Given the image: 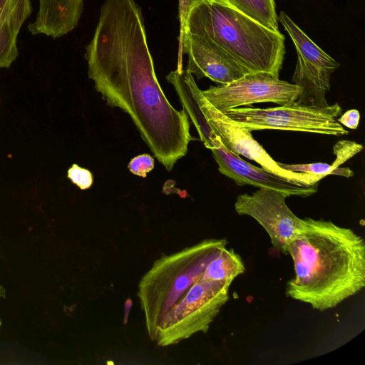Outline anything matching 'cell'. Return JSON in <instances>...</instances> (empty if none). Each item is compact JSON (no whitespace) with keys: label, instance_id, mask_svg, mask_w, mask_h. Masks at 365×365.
Here are the masks:
<instances>
[{"label":"cell","instance_id":"6da1fadb","mask_svg":"<svg viewBox=\"0 0 365 365\" xmlns=\"http://www.w3.org/2000/svg\"><path fill=\"white\" fill-rule=\"evenodd\" d=\"M85 57L88 78L102 98L130 117L154 156L170 171L194 138L187 114L170 104L159 84L135 0H105Z\"/></svg>","mask_w":365,"mask_h":365},{"label":"cell","instance_id":"7a4b0ae2","mask_svg":"<svg viewBox=\"0 0 365 365\" xmlns=\"http://www.w3.org/2000/svg\"><path fill=\"white\" fill-rule=\"evenodd\" d=\"M304 219L289 244L294 276L286 284L287 297L314 309H332L365 286V242L351 229L331 221Z\"/></svg>","mask_w":365,"mask_h":365},{"label":"cell","instance_id":"3957f363","mask_svg":"<svg viewBox=\"0 0 365 365\" xmlns=\"http://www.w3.org/2000/svg\"><path fill=\"white\" fill-rule=\"evenodd\" d=\"M185 33L212 42L252 73L279 77L285 54L284 35L262 26L226 0H194Z\"/></svg>","mask_w":365,"mask_h":365},{"label":"cell","instance_id":"277c9868","mask_svg":"<svg viewBox=\"0 0 365 365\" xmlns=\"http://www.w3.org/2000/svg\"><path fill=\"white\" fill-rule=\"evenodd\" d=\"M227 243L226 239H206L163 255L142 277L137 296L152 341L165 315L200 280L207 265Z\"/></svg>","mask_w":365,"mask_h":365},{"label":"cell","instance_id":"5b68a950","mask_svg":"<svg viewBox=\"0 0 365 365\" xmlns=\"http://www.w3.org/2000/svg\"><path fill=\"white\" fill-rule=\"evenodd\" d=\"M232 280L197 281L165 315L153 339L160 346L174 345L198 332L207 333L229 299Z\"/></svg>","mask_w":365,"mask_h":365},{"label":"cell","instance_id":"8992f818","mask_svg":"<svg viewBox=\"0 0 365 365\" xmlns=\"http://www.w3.org/2000/svg\"><path fill=\"white\" fill-rule=\"evenodd\" d=\"M342 109L338 103L327 106L297 101L274 108L238 107L222 113L250 131L285 130L342 136L349 134L337 120Z\"/></svg>","mask_w":365,"mask_h":365},{"label":"cell","instance_id":"52a82bcc","mask_svg":"<svg viewBox=\"0 0 365 365\" xmlns=\"http://www.w3.org/2000/svg\"><path fill=\"white\" fill-rule=\"evenodd\" d=\"M183 71L211 130L227 150L236 155H242L258 163L262 168L272 173L306 184L318 182L324 178L320 175L291 172L281 168L277 162L253 138L251 131L239 125L216 109L203 96L192 74L186 69Z\"/></svg>","mask_w":365,"mask_h":365},{"label":"cell","instance_id":"ba28073f","mask_svg":"<svg viewBox=\"0 0 365 365\" xmlns=\"http://www.w3.org/2000/svg\"><path fill=\"white\" fill-rule=\"evenodd\" d=\"M279 21L291 37L297 53L292 81L302 92L297 102L307 106H328L326 94L330 89L331 74L339 64L311 40L284 11L278 16Z\"/></svg>","mask_w":365,"mask_h":365},{"label":"cell","instance_id":"9c48e42d","mask_svg":"<svg viewBox=\"0 0 365 365\" xmlns=\"http://www.w3.org/2000/svg\"><path fill=\"white\" fill-rule=\"evenodd\" d=\"M201 92L210 103L222 113L257 103L272 102L279 106L294 103L299 99L302 90L270 73L255 72L229 84L212 86Z\"/></svg>","mask_w":365,"mask_h":365},{"label":"cell","instance_id":"30bf717a","mask_svg":"<svg viewBox=\"0 0 365 365\" xmlns=\"http://www.w3.org/2000/svg\"><path fill=\"white\" fill-rule=\"evenodd\" d=\"M287 197L281 192L259 188L252 194L238 195L235 203L237 214L257 220L268 234L272 247L284 255L304 226V219L298 217L287 205Z\"/></svg>","mask_w":365,"mask_h":365},{"label":"cell","instance_id":"8fae6325","mask_svg":"<svg viewBox=\"0 0 365 365\" xmlns=\"http://www.w3.org/2000/svg\"><path fill=\"white\" fill-rule=\"evenodd\" d=\"M210 150L220 173L232 179L239 186L250 185L271 189L281 192L287 197L297 195L307 197L317 191L319 182L306 184L256 167L227 150L219 138Z\"/></svg>","mask_w":365,"mask_h":365},{"label":"cell","instance_id":"7c38bea8","mask_svg":"<svg viewBox=\"0 0 365 365\" xmlns=\"http://www.w3.org/2000/svg\"><path fill=\"white\" fill-rule=\"evenodd\" d=\"M182 51L188 57L185 69L198 79L206 77L225 85L252 73L217 45L197 36L185 33Z\"/></svg>","mask_w":365,"mask_h":365},{"label":"cell","instance_id":"4fadbf2b","mask_svg":"<svg viewBox=\"0 0 365 365\" xmlns=\"http://www.w3.org/2000/svg\"><path fill=\"white\" fill-rule=\"evenodd\" d=\"M36 19L28 26L33 35L56 38L73 31L83 10V0H38Z\"/></svg>","mask_w":365,"mask_h":365},{"label":"cell","instance_id":"5bb4252c","mask_svg":"<svg viewBox=\"0 0 365 365\" xmlns=\"http://www.w3.org/2000/svg\"><path fill=\"white\" fill-rule=\"evenodd\" d=\"M31 12V0H0V68H9L17 58L18 36Z\"/></svg>","mask_w":365,"mask_h":365},{"label":"cell","instance_id":"9a60e30c","mask_svg":"<svg viewBox=\"0 0 365 365\" xmlns=\"http://www.w3.org/2000/svg\"><path fill=\"white\" fill-rule=\"evenodd\" d=\"M166 79L173 85L183 110L190 116L197 129L200 140L206 148H212L217 138L207 122L183 70L176 69L171 71L166 76Z\"/></svg>","mask_w":365,"mask_h":365},{"label":"cell","instance_id":"2e32d148","mask_svg":"<svg viewBox=\"0 0 365 365\" xmlns=\"http://www.w3.org/2000/svg\"><path fill=\"white\" fill-rule=\"evenodd\" d=\"M245 267L241 257L232 249L223 247L205 267L199 281L232 280L242 274Z\"/></svg>","mask_w":365,"mask_h":365},{"label":"cell","instance_id":"e0dca14e","mask_svg":"<svg viewBox=\"0 0 365 365\" xmlns=\"http://www.w3.org/2000/svg\"><path fill=\"white\" fill-rule=\"evenodd\" d=\"M233 7L266 28L279 31L274 0H226Z\"/></svg>","mask_w":365,"mask_h":365},{"label":"cell","instance_id":"ac0fdd59","mask_svg":"<svg viewBox=\"0 0 365 365\" xmlns=\"http://www.w3.org/2000/svg\"><path fill=\"white\" fill-rule=\"evenodd\" d=\"M277 164L281 168L288 171L320 175L324 177L328 175H338L346 178L354 175L353 171L348 168H335L332 164L325 163L289 165L277 162Z\"/></svg>","mask_w":365,"mask_h":365},{"label":"cell","instance_id":"d6986e66","mask_svg":"<svg viewBox=\"0 0 365 365\" xmlns=\"http://www.w3.org/2000/svg\"><path fill=\"white\" fill-rule=\"evenodd\" d=\"M363 149L361 144L350 140H340L333 147V153L336 155V159L332 165L339 168L346 160L360 153Z\"/></svg>","mask_w":365,"mask_h":365},{"label":"cell","instance_id":"ffe728a7","mask_svg":"<svg viewBox=\"0 0 365 365\" xmlns=\"http://www.w3.org/2000/svg\"><path fill=\"white\" fill-rule=\"evenodd\" d=\"M68 178L81 190H87L93 184V178L91 173L77 164H73L67 171Z\"/></svg>","mask_w":365,"mask_h":365},{"label":"cell","instance_id":"44dd1931","mask_svg":"<svg viewBox=\"0 0 365 365\" xmlns=\"http://www.w3.org/2000/svg\"><path fill=\"white\" fill-rule=\"evenodd\" d=\"M155 165V161L149 154H142L134 157L128 163V168L133 174L145 178Z\"/></svg>","mask_w":365,"mask_h":365},{"label":"cell","instance_id":"7402d4cb","mask_svg":"<svg viewBox=\"0 0 365 365\" xmlns=\"http://www.w3.org/2000/svg\"><path fill=\"white\" fill-rule=\"evenodd\" d=\"M194 0H178L179 2V21H180V34L178 38V61L177 69L182 70V38L184 35V26L186 17L190 9V7Z\"/></svg>","mask_w":365,"mask_h":365},{"label":"cell","instance_id":"603a6c76","mask_svg":"<svg viewBox=\"0 0 365 365\" xmlns=\"http://www.w3.org/2000/svg\"><path fill=\"white\" fill-rule=\"evenodd\" d=\"M360 113L356 109H351L341 115L337 120L341 125L350 129H356L359 123Z\"/></svg>","mask_w":365,"mask_h":365},{"label":"cell","instance_id":"cb8c5ba5","mask_svg":"<svg viewBox=\"0 0 365 365\" xmlns=\"http://www.w3.org/2000/svg\"><path fill=\"white\" fill-rule=\"evenodd\" d=\"M4 297V292L3 288L0 286V299L3 298ZM1 324H2V321L0 317V330H1Z\"/></svg>","mask_w":365,"mask_h":365}]
</instances>
